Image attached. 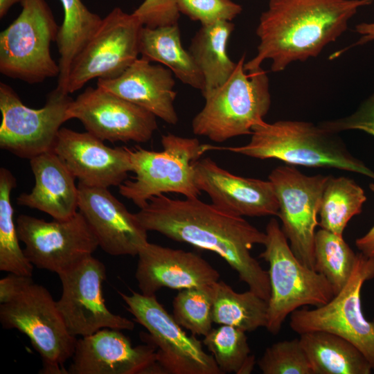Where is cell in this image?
<instances>
[{
	"mask_svg": "<svg viewBox=\"0 0 374 374\" xmlns=\"http://www.w3.org/2000/svg\"><path fill=\"white\" fill-rule=\"evenodd\" d=\"M0 304L3 328L17 329L28 337L42 357V373L68 374L64 363L73 356L77 338L69 332L48 290L28 276Z\"/></svg>",
	"mask_w": 374,
	"mask_h": 374,
	"instance_id": "obj_7",
	"label": "cell"
},
{
	"mask_svg": "<svg viewBox=\"0 0 374 374\" xmlns=\"http://www.w3.org/2000/svg\"><path fill=\"white\" fill-rule=\"evenodd\" d=\"M79 211L98 241L112 256H138L148 242V231L107 188L78 183Z\"/></svg>",
	"mask_w": 374,
	"mask_h": 374,
	"instance_id": "obj_19",
	"label": "cell"
},
{
	"mask_svg": "<svg viewBox=\"0 0 374 374\" xmlns=\"http://www.w3.org/2000/svg\"><path fill=\"white\" fill-rule=\"evenodd\" d=\"M180 14L202 26L218 21H231L242 11V7L232 0H177Z\"/></svg>",
	"mask_w": 374,
	"mask_h": 374,
	"instance_id": "obj_35",
	"label": "cell"
},
{
	"mask_svg": "<svg viewBox=\"0 0 374 374\" xmlns=\"http://www.w3.org/2000/svg\"><path fill=\"white\" fill-rule=\"evenodd\" d=\"M249 142L242 146L217 147L258 159H277L290 166L335 168L374 180V171L354 157L337 134L311 122L265 121L251 130Z\"/></svg>",
	"mask_w": 374,
	"mask_h": 374,
	"instance_id": "obj_3",
	"label": "cell"
},
{
	"mask_svg": "<svg viewBox=\"0 0 374 374\" xmlns=\"http://www.w3.org/2000/svg\"><path fill=\"white\" fill-rule=\"evenodd\" d=\"M373 278L374 257L357 253L345 286L321 306L292 312L291 329L299 335L321 330L339 335L355 345L374 370V319H366L361 299L364 283Z\"/></svg>",
	"mask_w": 374,
	"mask_h": 374,
	"instance_id": "obj_9",
	"label": "cell"
},
{
	"mask_svg": "<svg viewBox=\"0 0 374 374\" xmlns=\"http://www.w3.org/2000/svg\"><path fill=\"white\" fill-rule=\"evenodd\" d=\"M194 169L197 188L220 210L240 217L278 215V202L269 180L233 175L210 157L198 159Z\"/></svg>",
	"mask_w": 374,
	"mask_h": 374,
	"instance_id": "obj_20",
	"label": "cell"
},
{
	"mask_svg": "<svg viewBox=\"0 0 374 374\" xmlns=\"http://www.w3.org/2000/svg\"><path fill=\"white\" fill-rule=\"evenodd\" d=\"M16 224L28 260L39 269L57 274L92 256L99 247L96 236L79 211L69 218L49 222L21 214Z\"/></svg>",
	"mask_w": 374,
	"mask_h": 374,
	"instance_id": "obj_14",
	"label": "cell"
},
{
	"mask_svg": "<svg viewBox=\"0 0 374 374\" xmlns=\"http://www.w3.org/2000/svg\"><path fill=\"white\" fill-rule=\"evenodd\" d=\"M213 321L242 329L246 332L266 328L268 301L249 290L238 293L222 280L212 284Z\"/></svg>",
	"mask_w": 374,
	"mask_h": 374,
	"instance_id": "obj_28",
	"label": "cell"
},
{
	"mask_svg": "<svg viewBox=\"0 0 374 374\" xmlns=\"http://www.w3.org/2000/svg\"><path fill=\"white\" fill-rule=\"evenodd\" d=\"M212 285L181 290L172 303L176 322L194 335H206L213 328Z\"/></svg>",
	"mask_w": 374,
	"mask_h": 374,
	"instance_id": "obj_33",
	"label": "cell"
},
{
	"mask_svg": "<svg viewBox=\"0 0 374 374\" xmlns=\"http://www.w3.org/2000/svg\"><path fill=\"white\" fill-rule=\"evenodd\" d=\"M366 196L355 180L328 175L319 211L321 229L343 236L348 222L360 214Z\"/></svg>",
	"mask_w": 374,
	"mask_h": 374,
	"instance_id": "obj_29",
	"label": "cell"
},
{
	"mask_svg": "<svg viewBox=\"0 0 374 374\" xmlns=\"http://www.w3.org/2000/svg\"><path fill=\"white\" fill-rule=\"evenodd\" d=\"M355 32L361 35L359 39L356 42L350 44L349 47H346L344 49H341L340 51L335 52L330 57V59L339 56L350 48L363 45L368 42L374 41V23L364 22L358 24L355 28Z\"/></svg>",
	"mask_w": 374,
	"mask_h": 374,
	"instance_id": "obj_39",
	"label": "cell"
},
{
	"mask_svg": "<svg viewBox=\"0 0 374 374\" xmlns=\"http://www.w3.org/2000/svg\"><path fill=\"white\" fill-rule=\"evenodd\" d=\"M202 344L211 353L222 373L249 374L253 371L255 356L251 355L246 332L242 329L220 325L204 336Z\"/></svg>",
	"mask_w": 374,
	"mask_h": 374,
	"instance_id": "obj_32",
	"label": "cell"
},
{
	"mask_svg": "<svg viewBox=\"0 0 374 374\" xmlns=\"http://www.w3.org/2000/svg\"><path fill=\"white\" fill-rule=\"evenodd\" d=\"M374 0H269L256 33V55L244 63L246 71L271 60L279 72L292 62L315 57L347 29L348 21L362 6Z\"/></svg>",
	"mask_w": 374,
	"mask_h": 374,
	"instance_id": "obj_2",
	"label": "cell"
},
{
	"mask_svg": "<svg viewBox=\"0 0 374 374\" xmlns=\"http://www.w3.org/2000/svg\"><path fill=\"white\" fill-rule=\"evenodd\" d=\"M356 258L344 236L321 228L316 231L314 269L327 279L335 295L348 282Z\"/></svg>",
	"mask_w": 374,
	"mask_h": 374,
	"instance_id": "obj_31",
	"label": "cell"
},
{
	"mask_svg": "<svg viewBox=\"0 0 374 374\" xmlns=\"http://www.w3.org/2000/svg\"><path fill=\"white\" fill-rule=\"evenodd\" d=\"M138 256L135 278L144 295H154L163 287L181 290L209 285L220 278L210 263L191 251L148 242Z\"/></svg>",
	"mask_w": 374,
	"mask_h": 374,
	"instance_id": "obj_21",
	"label": "cell"
},
{
	"mask_svg": "<svg viewBox=\"0 0 374 374\" xmlns=\"http://www.w3.org/2000/svg\"><path fill=\"white\" fill-rule=\"evenodd\" d=\"M28 276L10 273L0 280V303L9 300Z\"/></svg>",
	"mask_w": 374,
	"mask_h": 374,
	"instance_id": "obj_38",
	"label": "cell"
},
{
	"mask_svg": "<svg viewBox=\"0 0 374 374\" xmlns=\"http://www.w3.org/2000/svg\"><path fill=\"white\" fill-rule=\"evenodd\" d=\"M327 131L337 134L346 130H360L374 137V91L351 114L320 122Z\"/></svg>",
	"mask_w": 374,
	"mask_h": 374,
	"instance_id": "obj_36",
	"label": "cell"
},
{
	"mask_svg": "<svg viewBox=\"0 0 374 374\" xmlns=\"http://www.w3.org/2000/svg\"><path fill=\"white\" fill-rule=\"evenodd\" d=\"M97 80V87L142 107L168 124L177 123L174 106L175 81L167 67L153 64L141 57L118 77Z\"/></svg>",
	"mask_w": 374,
	"mask_h": 374,
	"instance_id": "obj_22",
	"label": "cell"
},
{
	"mask_svg": "<svg viewBox=\"0 0 374 374\" xmlns=\"http://www.w3.org/2000/svg\"><path fill=\"white\" fill-rule=\"evenodd\" d=\"M135 215L148 231L217 253L251 291L268 301V272L250 252L255 244H264L266 233L242 217L226 213L198 197L175 199L164 195L151 198Z\"/></svg>",
	"mask_w": 374,
	"mask_h": 374,
	"instance_id": "obj_1",
	"label": "cell"
},
{
	"mask_svg": "<svg viewBox=\"0 0 374 374\" xmlns=\"http://www.w3.org/2000/svg\"><path fill=\"white\" fill-rule=\"evenodd\" d=\"M17 186L11 172L0 169V270L31 276L33 265L19 246V238L13 215L10 195Z\"/></svg>",
	"mask_w": 374,
	"mask_h": 374,
	"instance_id": "obj_30",
	"label": "cell"
},
{
	"mask_svg": "<svg viewBox=\"0 0 374 374\" xmlns=\"http://www.w3.org/2000/svg\"><path fill=\"white\" fill-rule=\"evenodd\" d=\"M132 13L150 28L177 24L180 16L177 0H144Z\"/></svg>",
	"mask_w": 374,
	"mask_h": 374,
	"instance_id": "obj_37",
	"label": "cell"
},
{
	"mask_svg": "<svg viewBox=\"0 0 374 374\" xmlns=\"http://www.w3.org/2000/svg\"><path fill=\"white\" fill-rule=\"evenodd\" d=\"M161 142L163 150L159 152L141 147L130 149L135 176L123 181L118 191L139 208L151 198L164 193L181 194L188 198L201 194L195 184V163L213 145L170 132L162 135Z\"/></svg>",
	"mask_w": 374,
	"mask_h": 374,
	"instance_id": "obj_5",
	"label": "cell"
},
{
	"mask_svg": "<svg viewBox=\"0 0 374 374\" xmlns=\"http://www.w3.org/2000/svg\"><path fill=\"white\" fill-rule=\"evenodd\" d=\"M234 27L231 21H226L202 26L191 39L188 51L203 76V97L224 84L236 67L237 62L227 53L228 41Z\"/></svg>",
	"mask_w": 374,
	"mask_h": 374,
	"instance_id": "obj_26",
	"label": "cell"
},
{
	"mask_svg": "<svg viewBox=\"0 0 374 374\" xmlns=\"http://www.w3.org/2000/svg\"><path fill=\"white\" fill-rule=\"evenodd\" d=\"M328 175H306L293 166H280L271 170L272 183L279 209L281 229L290 248L305 266L314 265V238L323 191Z\"/></svg>",
	"mask_w": 374,
	"mask_h": 374,
	"instance_id": "obj_13",
	"label": "cell"
},
{
	"mask_svg": "<svg viewBox=\"0 0 374 374\" xmlns=\"http://www.w3.org/2000/svg\"><path fill=\"white\" fill-rule=\"evenodd\" d=\"M139 51L142 57L166 66L184 84L202 91L203 76L189 51L182 46L178 24L156 28L143 26Z\"/></svg>",
	"mask_w": 374,
	"mask_h": 374,
	"instance_id": "obj_24",
	"label": "cell"
},
{
	"mask_svg": "<svg viewBox=\"0 0 374 374\" xmlns=\"http://www.w3.org/2000/svg\"><path fill=\"white\" fill-rule=\"evenodd\" d=\"M369 189L374 194V183L369 184ZM355 245L363 254L374 257V224L366 233L356 239Z\"/></svg>",
	"mask_w": 374,
	"mask_h": 374,
	"instance_id": "obj_40",
	"label": "cell"
},
{
	"mask_svg": "<svg viewBox=\"0 0 374 374\" xmlns=\"http://www.w3.org/2000/svg\"><path fill=\"white\" fill-rule=\"evenodd\" d=\"M15 21L0 33V72L29 84L57 77L50 46L59 27L44 0H24Z\"/></svg>",
	"mask_w": 374,
	"mask_h": 374,
	"instance_id": "obj_8",
	"label": "cell"
},
{
	"mask_svg": "<svg viewBox=\"0 0 374 374\" xmlns=\"http://www.w3.org/2000/svg\"><path fill=\"white\" fill-rule=\"evenodd\" d=\"M35 185L17 198L19 206L39 210L53 219L64 220L78 212V186L62 159L50 150L30 159Z\"/></svg>",
	"mask_w": 374,
	"mask_h": 374,
	"instance_id": "obj_23",
	"label": "cell"
},
{
	"mask_svg": "<svg viewBox=\"0 0 374 374\" xmlns=\"http://www.w3.org/2000/svg\"><path fill=\"white\" fill-rule=\"evenodd\" d=\"M53 150L86 186H119L132 172L130 148H110L87 132L62 127Z\"/></svg>",
	"mask_w": 374,
	"mask_h": 374,
	"instance_id": "obj_18",
	"label": "cell"
},
{
	"mask_svg": "<svg viewBox=\"0 0 374 374\" xmlns=\"http://www.w3.org/2000/svg\"><path fill=\"white\" fill-rule=\"evenodd\" d=\"M57 275L62 290L57 305L71 335L84 337L106 328L134 329L131 320L106 307L102 292L106 269L98 259L91 256Z\"/></svg>",
	"mask_w": 374,
	"mask_h": 374,
	"instance_id": "obj_15",
	"label": "cell"
},
{
	"mask_svg": "<svg viewBox=\"0 0 374 374\" xmlns=\"http://www.w3.org/2000/svg\"><path fill=\"white\" fill-rule=\"evenodd\" d=\"M257 364L264 374H313L299 338L273 344Z\"/></svg>",
	"mask_w": 374,
	"mask_h": 374,
	"instance_id": "obj_34",
	"label": "cell"
},
{
	"mask_svg": "<svg viewBox=\"0 0 374 374\" xmlns=\"http://www.w3.org/2000/svg\"><path fill=\"white\" fill-rule=\"evenodd\" d=\"M67 117L79 120L87 132L111 143H146L158 127L154 114L99 87H89L73 99Z\"/></svg>",
	"mask_w": 374,
	"mask_h": 374,
	"instance_id": "obj_16",
	"label": "cell"
},
{
	"mask_svg": "<svg viewBox=\"0 0 374 374\" xmlns=\"http://www.w3.org/2000/svg\"><path fill=\"white\" fill-rule=\"evenodd\" d=\"M143 25L133 14L114 8L74 60L66 92L72 93L89 81L113 79L121 75L140 54Z\"/></svg>",
	"mask_w": 374,
	"mask_h": 374,
	"instance_id": "obj_11",
	"label": "cell"
},
{
	"mask_svg": "<svg viewBox=\"0 0 374 374\" xmlns=\"http://www.w3.org/2000/svg\"><path fill=\"white\" fill-rule=\"evenodd\" d=\"M265 233V249L259 257L269 264L270 296L266 328L277 335L292 312L304 305L321 306L335 294L322 274L295 256L276 219H270Z\"/></svg>",
	"mask_w": 374,
	"mask_h": 374,
	"instance_id": "obj_6",
	"label": "cell"
},
{
	"mask_svg": "<svg viewBox=\"0 0 374 374\" xmlns=\"http://www.w3.org/2000/svg\"><path fill=\"white\" fill-rule=\"evenodd\" d=\"M313 374H370L372 367L352 343L335 334L316 330L300 335Z\"/></svg>",
	"mask_w": 374,
	"mask_h": 374,
	"instance_id": "obj_25",
	"label": "cell"
},
{
	"mask_svg": "<svg viewBox=\"0 0 374 374\" xmlns=\"http://www.w3.org/2000/svg\"><path fill=\"white\" fill-rule=\"evenodd\" d=\"M60 1L64 10V18L59 26L56 39L60 54V73L56 87L66 92L72 64L97 30L103 19L91 12L82 0Z\"/></svg>",
	"mask_w": 374,
	"mask_h": 374,
	"instance_id": "obj_27",
	"label": "cell"
},
{
	"mask_svg": "<svg viewBox=\"0 0 374 374\" xmlns=\"http://www.w3.org/2000/svg\"><path fill=\"white\" fill-rule=\"evenodd\" d=\"M70 374H163L152 343L133 346L121 330L103 328L77 339Z\"/></svg>",
	"mask_w": 374,
	"mask_h": 374,
	"instance_id": "obj_17",
	"label": "cell"
},
{
	"mask_svg": "<svg viewBox=\"0 0 374 374\" xmlns=\"http://www.w3.org/2000/svg\"><path fill=\"white\" fill-rule=\"evenodd\" d=\"M24 0H0V17H3L10 8L17 3H21Z\"/></svg>",
	"mask_w": 374,
	"mask_h": 374,
	"instance_id": "obj_41",
	"label": "cell"
},
{
	"mask_svg": "<svg viewBox=\"0 0 374 374\" xmlns=\"http://www.w3.org/2000/svg\"><path fill=\"white\" fill-rule=\"evenodd\" d=\"M73 100L57 87L44 107L25 105L14 89L0 83V147L23 159H30L53 150L61 125L69 121L67 109Z\"/></svg>",
	"mask_w": 374,
	"mask_h": 374,
	"instance_id": "obj_10",
	"label": "cell"
},
{
	"mask_svg": "<svg viewBox=\"0 0 374 374\" xmlns=\"http://www.w3.org/2000/svg\"><path fill=\"white\" fill-rule=\"evenodd\" d=\"M244 60L243 55L227 81L204 97L205 104L191 123L194 134L222 143L251 134L264 121L271 102L269 78L262 67L246 71Z\"/></svg>",
	"mask_w": 374,
	"mask_h": 374,
	"instance_id": "obj_4",
	"label": "cell"
},
{
	"mask_svg": "<svg viewBox=\"0 0 374 374\" xmlns=\"http://www.w3.org/2000/svg\"><path fill=\"white\" fill-rule=\"evenodd\" d=\"M136 321L148 331L157 347V362L164 374H222L212 355L206 353L195 335L188 336L155 294L118 292Z\"/></svg>",
	"mask_w": 374,
	"mask_h": 374,
	"instance_id": "obj_12",
	"label": "cell"
}]
</instances>
